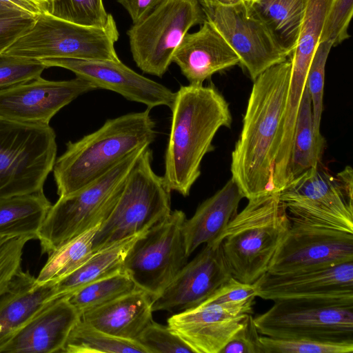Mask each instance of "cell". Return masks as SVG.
<instances>
[{
    "instance_id": "obj_1",
    "label": "cell",
    "mask_w": 353,
    "mask_h": 353,
    "mask_svg": "<svg viewBox=\"0 0 353 353\" xmlns=\"http://www.w3.org/2000/svg\"><path fill=\"white\" fill-rule=\"evenodd\" d=\"M292 74L290 59L254 80L243 128L232 152V179L248 200L272 192L276 147Z\"/></svg>"
},
{
    "instance_id": "obj_2",
    "label": "cell",
    "mask_w": 353,
    "mask_h": 353,
    "mask_svg": "<svg viewBox=\"0 0 353 353\" xmlns=\"http://www.w3.org/2000/svg\"><path fill=\"white\" fill-rule=\"evenodd\" d=\"M170 109L163 178L170 192L187 196L201 175L203 157L214 148V136L230 126L232 116L228 102L211 85H181Z\"/></svg>"
},
{
    "instance_id": "obj_3",
    "label": "cell",
    "mask_w": 353,
    "mask_h": 353,
    "mask_svg": "<svg viewBox=\"0 0 353 353\" xmlns=\"http://www.w3.org/2000/svg\"><path fill=\"white\" fill-rule=\"evenodd\" d=\"M156 137V123L147 108L108 119L96 131L68 142L52 169L57 194L63 196L92 183Z\"/></svg>"
},
{
    "instance_id": "obj_4",
    "label": "cell",
    "mask_w": 353,
    "mask_h": 353,
    "mask_svg": "<svg viewBox=\"0 0 353 353\" xmlns=\"http://www.w3.org/2000/svg\"><path fill=\"white\" fill-rule=\"evenodd\" d=\"M290 225L279 192H269L248 199L221 236L232 276L251 284L266 273Z\"/></svg>"
},
{
    "instance_id": "obj_5",
    "label": "cell",
    "mask_w": 353,
    "mask_h": 353,
    "mask_svg": "<svg viewBox=\"0 0 353 353\" xmlns=\"http://www.w3.org/2000/svg\"><path fill=\"white\" fill-rule=\"evenodd\" d=\"M149 145L135 150L104 175L78 191L59 196L37 233L42 253L102 223L111 212L130 171Z\"/></svg>"
},
{
    "instance_id": "obj_6",
    "label": "cell",
    "mask_w": 353,
    "mask_h": 353,
    "mask_svg": "<svg viewBox=\"0 0 353 353\" xmlns=\"http://www.w3.org/2000/svg\"><path fill=\"white\" fill-rule=\"evenodd\" d=\"M152 152L146 148L124 183L111 212L97 231L94 252L143 233L171 213V192L152 169Z\"/></svg>"
},
{
    "instance_id": "obj_7",
    "label": "cell",
    "mask_w": 353,
    "mask_h": 353,
    "mask_svg": "<svg viewBox=\"0 0 353 353\" xmlns=\"http://www.w3.org/2000/svg\"><path fill=\"white\" fill-rule=\"evenodd\" d=\"M291 222L353 233V172L333 175L323 165L292 179L279 192Z\"/></svg>"
},
{
    "instance_id": "obj_8",
    "label": "cell",
    "mask_w": 353,
    "mask_h": 353,
    "mask_svg": "<svg viewBox=\"0 0 353 353\" xmlns=\"http://www.w3.org/2000/svg\"><path fill=\"white\" fill-rule=\"evenodd\" d=\"M119 37L111 14L104 26L96 27L75 23L43 12L26 33L1 54L36 60L67 58L119 61L114 48Z\"/></svg>"
},
{
    "instance_id": "obj_9",
    "label": "cell",
    "mask_w": 353,
    "mask_h": 353,
    "mask_svg": "<svg viewBox=\"0 0 353 353\" xmlns=\"http://www.w3.org/2000/svg\"><path fill=\"white\" fill-rule=\"evenodd\" d=\"M57 150L50 125L0 116V199L42 191Z\"/></svg>"
},
{
    "instance_id": "obj_10",
    "label": "cell",
    "mask_w": 353,
    "mask_h": 353,
    "mask_svg": "<svg viewBox=\"0 0 353 353\" xmlns=\"http://www.w3.org/2000/svg\"><path fill=\"white\" fill-rule=\"evenodd\" d=\"M253 320L268 337L353 341V299L278 300Z\"/></svg>"
},
{
    "instance_id": "obj_11",
    "label": "cell",
    "mask_w": 353,
    "mask_h": 353,
    "mask_svg": "<svg viewBox=\"0 0 353 353\" xmlns=\"http://www.w3.org/2000/svg\"><path fill=\"white\" fill-rule=\"evenodd\" d=\"M205 21L199 0H163L127 32L137 67L144 73L162 77L188 30Z\"/></svg>"
},
{
    "instance_id": "obj_12",
    "label": "cell",
    "mask_w": 353,
    "mask_h": 353,
    "mask_svg": "<svg viewBox=\"0 0 353 353\" xmlns=\"http://www.w3.org/2000/svg\"><path fill=\"white\" fill-rule=\"evenodd\" d=\"M185 214L179 210L142 234L124 259L123 270L137 288L154 299L187 263L182 226Z\"/></svg>"
},
{
    "instance_id": "obj_13",
    "label": "cell",
    "mask_w": 353,
    "mask_h": 353,
    "mask_svg": "<svg viewBox=\"0 0 353 353\" xmlns=\"http://www.w3.org/2000/svg\"><path fill=\"white\" fill-rule=\"evenodd\" d=\"M208 21L237 54L254 81L290 54L276 39L266 25L243 3L225 6L216 0H199Z\"/></svg>"
},
{
    "instance_id": "obj_14",
    "label": "cell",
    "mask_w": 353,
    "mask_h": 353,
    "mask_svg": "<svg viewBox=\"0 0 353 353\" xmlns=\"http://www.w3.org/2000/svg\"><path fill=\"white\" fill-rule=\"evenodd\" d=\"M352 261L353 233L291 222L268 272L290 273Z\"/></svg>"
},
{
    "instance_id": "obj_15",
    "label": "cell",
    "mask_w": 353,
    "mask_h": 353,
    "mask_svg": "<svg viewBox=\"0 0 353 353\" xmlns=\"http://www.w3.org/2000/svg\"><path fill=\"white\" fill-rule=\"evenodd\" d=\"M46 68L59 67L72 71L97 89L117 92L126 99L143 103L148 108L165 105L171 108L175 92L147 78L120 60L48 58L39 60Z\"/></svg>"
},
{
    "instance_id": "obj_16",
    "label": "cell",
    "mask_w": 353,
    "mask_h": 353,
    "mask_svg": "<svg viewBox=\"0 0 353 353\" xmlns=\"http://www.w3.org/2000/svg\"><path fill=\"white\" fill-rule=\"evenodd\" d=\"M232 276L221 241L205 244L163 292L152 299V310L176 314L194 308Z\"/></svg>"
},
{
    "instance_id": "obj_17",
    "label": "cell",
    "mask_w": 353,
    "mask_h": 353,
    "mask_svg": "<svg viewBox=\"0 0 353 353\" xmlns=\"http://www.w3.org/2000/svg\"><path fill=\"white\" fill-rule=\"evenodd\" d=\"M97 88L76 77L50 81L38 77L0 91V116L21 123L49 125L61 108Z\"/></svg>"
},
{
    "instance_id": "obj_18",
    "label": "cell",
    "mask_w": 353,
    "mask_h": 353,
    "mask_svg": "<svg viewBox=\"0 0 353 353\" xmlns=\"http://www.w3.org/2000/svg\"><path fill=\"white\" fill-rule=\"evenodd\" d=\"M264 300L353 299V261L285 274L266 272L256 282Z\"/></svg>"
},
{
    "instance_id": "obj_19",
    "label": "cell",
    "mask_w": 353,
    "mask_h": 353,
    "mask_svg": "<svg viewBox=\"0 0 353 353\" xmlns=\"http://www.w3.org/2000/svg\"><path fill=\"white\" fill-rule=\"evenodd\" d=\"M248 315L237 308L204 301L174 314L167 323L194 353H220Z\"/></svg>"
},
{
    "instance_id": "obj_20",
    "label": "cell",
    "mask_w": 353,
    "mask_h": 353,
    "mask_svg": "<svg viewBox=\"0 0 353 353\" xmlns=\"http://www.w3.org/2000/svg\"><path fill=\"white\" fill-rule=\"evenodd\" d=\"M79 316L67 296L59 297L0 345V353L63 352L68 336Z\"/></svg>"
},
{
    "instance_id": "obj_21",
    "label": "cell",
    "mask_w": 353,
    "mask_h": 353,
    "mask_svg": "<svg viewBox=\"0 0 353 353\" xmlns=\"http://www.w3.org/2000/svg\"><path fill=\"white\" fill-rule=\"evenodd\" d=\"M172 61L192 85H203L214 74L240 63L237 54L206 20L198 31L184 36Z\"/></svg>"
},
{
    "instance_id": "obj_22",
    "label": "cell",
    "mask_w": 353,
    "mask_h": 353,
    "mask_svg": "<svg viewBox=\"0 0 353 353\" xmlns=\"http://www.w3.org/2000/svg\"><path fill=\"white\" fill-rule=\"evenodd\" d=\"M152 298L136 289L100 306L82 312L83 322L113 336L136 341L153 320Z\"/></svg>"
},
{
    "instance_id": "obj_23",
    "label": "cell",
    "mask_w": 353,
    "mask_h": 353,
    "mask_svg": "<svg viewBox=\"0 0 353 353\" xmlns=\"http://www.w3.org/2000/svg\"><path fill=\"white\" fill-rule=\"evenodd\" d=\"M243 198L238 186L230 179L222 188L205 200L190 219L185 220L182 232L188 256L201 245L221 241V236L237 214Z\"/></svg>"
},
{
    "instance_id": "obj_24",
    "label": "cell",
    "mask_w": 353,
    "mask_h": 353,
    "mask_svg": "<svg viewBox=\"0 0 353 353\" xmlns=\"http://www.w3.org/2000/svg\"><path fill=\"white\" fill-rule=\"evenodd\" d=\"M36 277L21 270L0 298V345L43 307L57 299L55 283L37 285Z\"/></svg>"
},
{
    "instance_id": "obj_25",
    "label": "cell",
    "mask_w": 353,
    "mask_h": 353,
    "mask_svg": "<svg viewBox=\"0 0 353 353\" xmlns=\"http://www.w3.org/2000/svg\"><path fill=\"white\" fill-rule=\"evenodd\" d=\"M143 233L124 239L94 252L79 268L55 283L57 296H68L90 283L123 270L128 252Z\"/></svg>"
},
{
    "instance_id": "obj_26",
    "label": "cell",
    "mask_w": 353,
    "mask_h": 353,
    "mask_svg": "<svg viewBox=\"0 0 353 353\" xmlns=\"http://www.w3.org/2000/svg\"><path fill=\"white\" fill-rule=\"evenodd\" d=\"M52 204L43 190L0 199V237L37 233Z\"/></svg>"
},
{
    "instance_id": "obj_27",
    "label": "cell",
    "mask_w": 353,
    "mask_h": 353,
    "mask_svg": "<svg viewBox=\"0 0 353 353\" xmlns=\"http://www.w3.org/2000/svg\"><path fill=\"white\" fill-rule=\"evenodd\" d=\"M307 1L252 0L248 6L291 54L298 41Z\"/></svg>"
},
{
    "instance_id": "obj_28",
    "label": "cell",
    "mask_w": 353,
    "mask_h": 353,
    "mask_svg": "<svg viewBox=\"0 0 353 353\" xmlns=\"http://www.w3.org/2000/svg\"><path fill=\"white\" fill-rule=\"evenodd\" d=\"M325 143L323 135L317 136L314 132L312 101L305 87L296 117L292 140L290 181L322 162Z\"/></svg>"
},
{
    "instance_id": "obj_29",
    "label": "cell",
    "mask_w": 353,
    "mask_h": 353,
    "mask_svg": "<svg viewBox=\"0 0 353 353\" xmlns=\"http://www.w3.org/2000/svg\"><path fill=\"white\" fill-rule=\"evenodd\" d=\"M101 224L68 240L48 254L46 262L36 277V284L56 283L83 264L94 252L93 240Z\"/></svg>"
},
{
    "instance_id": "obj_30",
    "label": "cell",
    "mask_w": 353,
    "mask_h": 353,
    "mask_svg": "<svg viewBox=\"0 0 353 353\" xmlns=\"http://www.w3.org/2000/svg\"><path fill=\"white\" fill-rule=\"evenodd\" d=\"M64 353H148L137 341L113 336L79 319L66 340Z\"/></svg>"
},
{
    "instance_id": "obj_31",
    "label": "cell",
    "mask_w": 353,
    "mask_h": 353,
    "mask_svg": "<svg viewBox=\"0 0 353 353\" xmlns=\"http://www.w3.org/2000/svg\"><path fill=\"white\" fill-rule=\"evenodd\" d=\"M136 289L134 281L123 270L90 283L67 297L80 315Z\"/></svg>"
},
{
    "instance_id": "obj_32",
    "label": "cell",
    "mask_w": 353,
    "mask_h": 353,
    "mask_svg": "<svg viewBox=\"0 0 353 353\" xmlns=\"http://www.w3.org/2000/svg\"><path fill=\"white\" fill-rule=\"evenodd\" d=\"M333 43L330 41L319 43L310 63L305 81L311 101L314 132L321 135L320 131L323 112V98L325 82V64Z\"/></svg>"
},
{
    "instance_id": "obj_33",
    "label": "cell",
    "mask_w": 353,
    "mask_h": 353,
    "mask_svg": "<svg viewBox=\"0 0 353 353\" xmlns=\"http://www.w3.org/2000/svg\"><path fill=\"white\" fill-rule=\"evenodd\" d=\"M263 353H352L353 341L333 342L308 339L260 336Z\"/></svg>"
},
{
    "instance_id": "obj_34",
    "label": "cell",
    "mask_w": 353,
    "mask_h": 353,
    "mask_svg": "<svg viewBox=\"0 0 353 353\" xmlns=\"http://www.w3.org/2000/svg\"><path fill=\"white\" fill-rule=\"evenodd\" d=\"M50 14L75 23L102 27L110 13L106 12L103 0H59Z\"/></svg>"
},
{
    "instance_id": "obj_35",
    "label": "cell",
    "mask_w": 353,
    "mask_h": 353,
    "mask_svg": "<svg viewBox=\"0 0 353 353\" xmlns=\"http://www.w3.org/2000/svg\"><path fill=\"white\" fill-rule=\"evenodd\" d=\"M32 239H37V237L33 235L0 237V298L21 270L24 247Z\"/></svg>"
},
{
    "instance_id": "obj_36",
    "label": "cell",
    "mask_w": 353,
    "mask_h": 353,
    "mask_svg": "<svg viewBox=\"0 0 353 353\" xmlns=\"http://www.w3.org/2000/svg\"><path fill=\"white\" fill-rule=\"evenodd\" d=\"M136 341L148 353H194L168 325H162L153 320L143 330Z\"/></svg>"
},
{
    "instance_id": "obj_37",
    "label": "cell",
    "mask_w": 353,
    "mask_h": 353,
    "mask_svg": "<svg viewBox=\"0 0 353 353\" xmlns=\"http://www.w3.org/2000/svg\"><path fill=\"white\" fill-rule=\"evenodd\" d=\"M46 68L39 60L0 54V91L40 77Z\"/></svg>"
},
{
    "instance_id": "obj_38",
    "label": "cell",
    "mask_w": 353,
    "mask_h": 353,
    "mask_svg": "<svg viewBox=\"0 0 353 353\" xmlns=\"http://www.w3.org/2000/svg\"><path fill=\"white\" fill-rule=\"evenodd\" d=\"M256 297L254 283H243L232 276L205 301L238 308L245 314H252Z\"/></svg>"
},
{
    "instance_id": "obj_39",
    "label": "cell",
    "mask_w": 353,
    "mask_h": 353,
    "mask_svg": "<svg viewBox=\"0 0 353 353\" xmlns=\"http://www.w3.org/2000/svg\"><path fill=\"white\" fill-rule=\"evenodd\" d=\"M353 13V0H334L325 17L320 41L336 46L350 37L347 32Z\"/></svg>"
},
{
    "instance_id": "obj_40",
    "label": "cell",
    "mask_w": 353,
    "mask_h": 353,
    "mask_svg": "<svg viewBox=\"0 0 353 353\" xmlns=\"http://www.w3.org/2000/svg\"><path fill=\"white\" fill-rule=\"evenodd\" d=\"M37 17L0 6V54L33 25Z\"/></svg>"
},
{
    "instance_id": "obj_41",
    "label": "cell",
    "mask_w": 353,
    "mask_h": 353,
    "mask_svg": "<svg viewBox=\"0 0 353 353\" xmlns=\"http://www.w3.org/2000/svg\"><path fill=\"white\" fill-rule=\"evenodd\" d=\"M249 314L243 325L234 334L220 353H263L261 334Z\"/></svg>"
},
{
    "instance_id": "obj_42",
    "label": "cell",
    "mask_w": 353,
    "mask_h": 353,
    "mask_svg": "<svg viewBox=\"0 0 353 353\" xmlns=\"http://www.w3.org/2000/svg\"><path fill=\"white\" fill-rule=\"evenodd\" d=\"M163 0H117L129 14L133 24L150 14Z\"/></svg>"
},
{
    "instance_id": "obj_43",
    "label": "cell",
    "mask_w": 353,
    "mask_h": 353,
    "mask_svg": "<svg viewBox=\"0 0 353 353\" xmlns=\"http://www.w3.org/2000/svg\"><path fill=\"white\" fill-rule=\"evenodd\" d=\"M0 6L35 17L43 13L41 9L31 0H0Z\"/></svg>"
},
{
    "instance_id": "obj_44",
    "label": "cell",
    "mask_w": 353,
    "mask_h": 353,
    "mask_svg": "<svg viewBox=\"0 0 353 353\" xmlns=\"http://www.w3.org/2000/svg\"><path fill=\"white\" fill-rule=\"evenodd\" d=\"M42 11V12H50L53 5L59 0H31Z\"/></svg>"
},
{
    "instance_id": "obj_45",
    "label": "cell",
    "mask_w": 353,
    "mask_h": 353,
    "mask_svg": "<svg viewBox=\"0 0 353 353\" xmlns=\"http://www.w3.org/2000/svg\"><path fill=\"white\" fill-rule=\"evenodd\" d=\"M218 2L223 5L225 6H237L240 4L245 3L249 5L251 2V0H216Z\"/></svg>"
},
{
    "instance_id": "obj_46",
    "label": "cell",
    "mask_w": 353,
    "mask_h": 353,
    "mask_svg": "<svg viewBox=\"0 0 353 353\" xmlns=\"http://www.w3.org/2000/svg\"><path fill=\"white\" fill-rule=\"evenodd\" d=\"M252 1V0H251Z\"/></svg>"
}]
</instances>
